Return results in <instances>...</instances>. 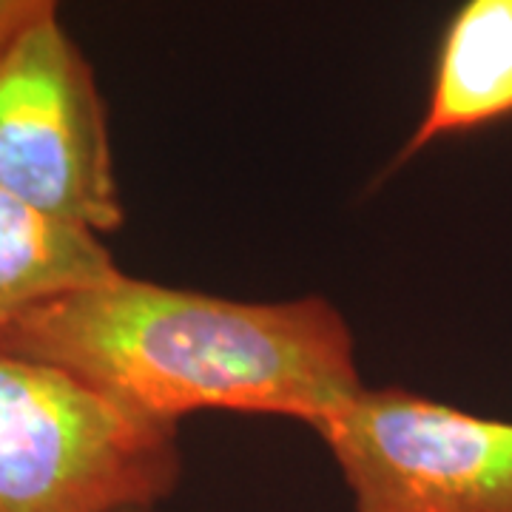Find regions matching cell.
I'll list each match as a JSON object with an SVG mask.
<instances>
[{"mask_svg": "<svg viewBox=\"0 0 512 512\" xmlns=\"http://www.w3.org/2000/svg\"><path fill=\"white\" fill-rule=\"evenodd\" d=\"M0 348L168 430L200 410L313 430L362 387L353 333L325 296L239 302L123 271L12 319Z\"/></svg>", "mask_w": 512, "mask_h": 512, "instance_id": "obj_1", "label": "cell"}, {"mask_svg": "<svg viewBox=\"0 0 512 512\" xmlns=\"http://www.w3.org/2000/svg\"><path fill=\"white\" fill-rule=\"evenodd\" d=\"M180 476L177 430L0 348V512L154 510Z\"/></svg>", "mask_w": 512, "mask_h": 512, "instance_id": "obj_2", "label": "cell"}, {"mask_svg": "<svg viewBox=\"0 0 512 512\" xmlns=\"http://www.w3.org/2000/svg\"><path fill=\"white\" fill-rule=\"evenodd\" d=\"M313 433L353 512H512V421L362 384Z\"/></svg>", "mask_w": 512, "mask_h": 512, "instance_id": "obj_3", "label": "cell"}, {"mask_svg": "<svg viewBox=\"0 0 512 512\" xmlns=\"http://www.w3.org/2000/svg\"><path fill=\"white\" fill-rule=\"evenodd\" d=\"M0 185L97 237L126 220L103 94L57 15L0 52Z\"/></svg>", "mask_w": 512, "mask_h": 512, "instance_id": "obj_4", "label": "cell"}, {"mask_svg": "<svg viewBox=\"0 0 512 512\" xmlns=\"http://www.w3.org/2000/svg\"><path fill=\"white\" fill-rule=\"evenodd\" d=\"M510 120L512 0H461L436 43L419 123L393 163Z\"/></svg>", "mask_w": 512, "mask_h": 512, "instance_id": "obj_5", "label": "cell"}, {"mask_svg": "<svg viewBox=\"0 0 512 512\" xmlns=\"http://www.w3.org/2000/svg\"><path fill=\"white\" fill-rule=\"evenodd\" d=\"M117 274L97 234L57 220L0 185V328Z\"/></svg>", "mask_w": 512, "mask_h": 512, "instance_id": "obj_6", "label": "cell"}, {"mask_svg": "<svg viewBox=\"0 0 512 512\" xmlns=\"http://www.w3.org/2000/svg\"><path fill=\"white\" fill-rule=\"evenodd\" d=\"M60 0H0V52L35 23L57 15Z\"/></svg>", "mask_w": 512, "mask_h": 512, "instance_id": "obj_7", "label": "cell"}, {"mask_svg": "<svg viewBox=\"0 0 512 512\" xmlns=\"http://www.w3.org/2000/svg\"><path fill=\"white\" fill-rule=\"evenodd\" d=\"M123 512H154V510H123Z\"/></svg>", "mask_w": 512, "mask_h": 512, "instance_id": "obj_8", "label": "cell"}]
</instances>
